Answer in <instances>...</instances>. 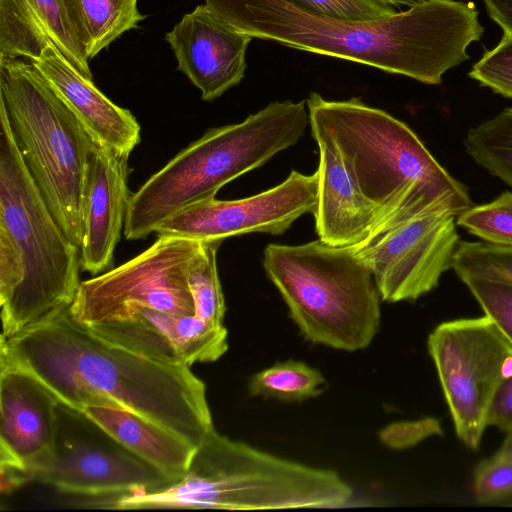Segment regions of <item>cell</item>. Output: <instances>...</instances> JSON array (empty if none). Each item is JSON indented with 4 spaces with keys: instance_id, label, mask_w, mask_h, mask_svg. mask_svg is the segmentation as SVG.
I'll return each instance as SVG.
<instances>
[{
    "instance_id": "obj_1",
    "label": "cell",
    "mask_w": 512,
    "mask_h": 512,
    "mask_svg": "<svg viewBox=\"0 0 512 512\" xmlns=\"http://www.w3.org/2000/svg\"><path fill=\"white\" fill-rule=\"evenodd\" d=\"M0 361L22 367L78 410L105 397L197 447L214 429L206 386L184 364L148 359L112 344L70 308L0 341Z\"/></svg>"
},
{
    "instance_id": "obj_2",
    "label": "cell",
    "mask_w": 512,
    "mask_h": 512,
    "mask_svg": "<svg viewBox=\"0 0 512 512\" xmlns=\"http://www.w3.org/2000/svg\"><path fill=\"white\" fill-rule=\"evenodd\" d=\"M221 19L253 38L341 58L440 84L469 58L483 27L471 2L426 0L405 11L355 21L318 13L289 0H205Z\"/></svg>"
},
{
    "instance_id": "obj_3",
    "label": "cell",
    "mask_w": 512,
    "mask_h": 512,
    "mask_svg": "<svg viewBox=\"0 0 512 512\" xmlns=\"http://www.w3.org/2000/svg\"><path fill=\"white\" fill-rule=\"evenodd\" d=\"M306 104L310 127L333 139L376 210V223L364 241L426 214L457 217L472 206L467 187L442 167L404 122L358 97L333 101L313 92Z\"/></svg>"
},
{
    "instance_id": "obj_4",
    "label": "cell",
    "mask_w": 512,
    "mask_h": 512,
    "mask_svg": "<svg viewBox=\"0 0 512 512\" xmlns=\"http://www.w3.org/2000/svg\"><path fill=\"white\" fill-rule=\"evenodd\" d=\"M80 270L79 247L48 207L0 105L1 339L70 308Z\"/></svg>"
},
{
    "instance_id": "obj_5",
    "label": "cell",
    "mask_w": 512,
    "mask_h": 512,
    "mask_svg": "<svg viewBox=\"0 0 512 512\" xmlns=\"http://www.w3.org/2000/svg\"><path fill=\"white\" fill-rule=\"evenodd\" d=\"M353 497L332 470L315 468L233 441L213 429L184 475L162 486L111 499L112 509L274 510L336 508Z\"/></svg>"
},
{
    "instance_id": "obj_6",
    "label": "cell",
    "mask_w": 512,
    "mask_h": 512,
    "mask_svg": "<svg viewBox=\"0 0 512 512\" xmlns=\"http://www.w3.org/2000/svg\"><path fill=\"white\" fill-rule=\"evenodd\" d=\"M309 124L306 100L275 101L245 120L208 129L130 194L127 240L147 238L178 211L295 145Z\"/></svg>"
},
{
    "instance_id": "obj_7",
    "label": "cell",
    "mask_w": 512,
    "mask_h": 512,
    "mask_svg": "<svg viewBox=\"0 0 512 512\" xmlns=\"http://www.w3.org/2000/svg\"><path fill=\"white\" fill-rule=\"evenodd\" d=\"M263 267L306 340L348 352L370 345L380 327L381 297L353 247L320 239L269 244Z\"/></svg>"
},
{
    "instance_id": "obj_8",
    "label": "cell",
    "mask_w": 512,
    "mask_h": 512,
    "mask_svg": "<svg viewBox=\"0 0 512 512\" xmlns=\"http://www.w3.org/2000/svg\"><path fill=\"white\" fill-rule=\"evenodd\" d=\"M0 105L48 207L79 247L84 184L95 141L31 61L0 60Z\"/></svg>"
},
{
    "instance_id": "obj_9",
    "label": "cell",
    "mask_w": 512,
    "mask_h": 512,
    "mask_svg": "<svg viewBox=\"0 0 512 512\" xmlns=\"http://www.w3.org/2000/svg\"><path fill=\"white\" fill-rule=\"evenodd\" d=\"M427 346L455 432L466 446L477 449L494 393L512 374V348L485 315L439 324Z\"/></svg>"
},
{
    "instance_id": "obj_10",
    "label": "cell",
    "mask_w": 512,
    "mask_h": 512,
    "mask_svg": "<svg viewBox=\"0 0 512 512\" xmlns=\"http://www.w3.org/2000/svg\"><path fill=\"white\" fill-rule=\"evenodd\" d=\"M202 240L157 236L139 255L80 282L70 306L82 324L118 318L143 306L176 315H195L187 272Z\"/></svg>"
},
{
    "instance_id": "obj_11",
    "label": "cell",
    "mask_w": 512,
    "mask_h": 512,
    "mask_svg": "<svg viewBox=\"0 0 512 512\" xmlns=\"http://www.w3.org/2000/svg\"><path fill=\"white\" fill-rule=\"evenodd\" d=\"M170 481L82 411L59 401L53 450L31 482L86 496H118Z\"/></svg>"
},
{
    "instance_id": "obj_12",
    "label": "cell",
    "mask_w": 512,
    "mask_h": 512,
    "mask_svg": "<svg viewBox=\"0 0 512 512\" xmlns=\"http://www.w3.org/2000/svg\"><path fill=\"white\" fill-rule=\"evenodd\" d=\"M456 226L455 216L430 213L353 247L372 272L381 300L414 301L436 288L460 242Z\"/></svg>"
},
{
    "instance_id": "obj_13",
    "label": "cell",
    "mask_w": 512,
    "mask_h": 512,
    "mask_svg": "<svg viewBox=\"0 0 512 512\" xmlns=\"http://www.w3.org/2000/svg\"><path fill=\"white\" fill-rule=\"evenodd\" d=\"M318 173L291 171L280 184L237 200L210 198L190 205L159 225L157 236L224 240L246 233H284L302 215L314 214Z\"/></svg>"
},
{
    "instance_id": "obj_14",
    "label": "cell",
    "mask_w": 512,
    "mask_h": 512,
    "mask_svg": "<svg viewBox=\"0 0 512 512\" xmlns=\"http://www.w3.org/2000/svg\"><path fill=\"white\" fill-rule=\"evenodd\" d=\"M55 394L36 376L0 361L1 491L31 482L49 460L56 434Z\"/></svg>"
},
{
    "instance_id": "obj_15",
    "label": "cell",
    "mask_w": 512,
    "mask_h": 512,
    "mask_svg": "<svg viewBox=\"0 0 512 512\" xmlns=\"http://www.w3.org/2000/svg\"><path fill=\"white\" fill-rule=\"evenodd\" d=\"M177 69L213 101L243 79L246 50L253 37L217 16L206 4L185 14L165 35Z\"/></svg>"
},
{
    "instance_id": "obj_16",
    "label": "cell",
    "mask_w": 512,
    "mask_h": 512,
    "mask_svg": "<svg viewBox=\"0 0 512 512\" xmlns=\"http://www.w3.org/2000/svg\"><path fill=\"white\" fill-rule=\"evenodd\" d=\"M128 158L94 142L87 166L79 246L81 269L97 275L111 269L124 229Z\"/></svg>"
},
{
    "instance_id": "obj_17",
    "label": "cell",
    "mask_w": 512,
    "mask_h": 512,
    "mask_svg": "<svg viewBox=\"0 0 512 512\" xmlns=\"http://www.w3.org/2000/svg\"><path fill=\"white\" fill-rule=\"evenodd\" d=\"M31 62L54 87L97 144L129 157L140 142L141 127L128 109L107 98L52 43Z\"/></svg>"
},
{
    "instance_id": "obj_18",
    "label": "cell",
    "mask_w": 512,
    "mask_h": 512,
    "mask_svg": "<svg viewBox=\"0 0 512 512\" xmlns=\"http://www.w3.org/2000/svg\"><path fill=\"white\" fill-rule=\"evenodd\" d=\"M311 132L319 150L315 230L327 244L356 247L373 229L376 210L355 183L333 139L317 127Z\"/></svg>"
},
{
    "instance_id": "obj_19",
    "label": "cell",
    "mask_w": 512,
    "mask_h": 512,
    "mask_svg": "<svg viewBox=\"0 0 512 512\" xmlns=\"http://www.w3.org/2000/svg\"><path fill=\"white\" fill-rule=\"evenodd\" d=\"M49 43L92 80L89 60L63 0H0V60L24 57L32 61Z\"/></svg>"
},
{
    "instance_id": "obj_20",
    "label": "cell",
    "mask_w": 512,
    "mask_h": 512,
    "mask_svg": "<svg viewBox=\"0 0 512 512\" xmlns=\"http://www.w3.org/2000/svg\"><path fill=\"white\" fill-rule=\"evenodd\" d=\"M80 411L170 479L187 471L196 447L172 431L122 407L86 406Z\"/></svg>"
},
{
    "instance_id": "obj_21",
    "label": "cell",
    "mask_w": 512,
    "mask_h": 512,
    "mask_svg": "<svg viewBox=\"0 0 512 512\" xmlns=\"http://www.w3.org/2000/svg\"><path fill=\"white\" fill-rule=\"evenodd\" d=\"M88 60L145 18L137 0H63Z\"/></svg>"
},
{
    "instance_id": "obj_22",
    "label": "cell",
    "mask_w": 512,
    "mask_h": 512,
    "mask_svg": "<svg viewBox=\"0 0 512 512\" xmlns=\"http://www.w3.org/2000/svg\"><path fill=\"white\" fill-rule=\"evenodd\" d=\"M463 143L478 166L512 187V107L470 128Z\"/></svg>"
},
{
    "instance_id": "obj_23",
    "label": "cell",
    "mask_w": 512,
    "mask_h": 512,
    "mask_svg": "<svg viewBox=\"0 0 512 512\" xmlns=\"http://www.w3.org/2000/svg\"><path fill=\"white\" fill-rule=\"evenodd\" d=\"M326 387L321 372L302 361L277 362L251 377L252 396L300 402L320 395Z\"/></svg>"
},
{
    "instance_id": "obj_24",
    "label": "cell",
    "mask_w": 512,
    "mask_h": 512,
    "mask_svg": "<svg viewBox=\"0 0 512 512\" xmlns=\"http://www.w3.org/2000/svg\"><path fill=\"white\" fill-rule=\"evenodd\" d=\"M222 242L221 239L202 240L187 272L195 315L218 325H223L226 311L216 262L217 251Z\"/></svg>"
},
{
    "instance_id": "obj_25",
    "label": "cell",
    "mask_w": 512,
    "mask_h": 512,
    "mask_svg": "<svg viewBox=\"0 0 512 512\" xmlns=\"http://www.w3.org/2000/svg\"><path fill=\"white\" fill-rule=\"evenodd\" d=\"M456 224L484 242L512 248V192L472 205L456 217Z\"/></svg>"
},
{
    "instance_id": "obj_26",
    "label": "cell",
    "mask_w": 512,
    "mask_h": 512,
    "mask_svg": "<svg viewBox=\"0 0 512 512\" xmlns=\"http://www.w3.org/2000/svg\"><path fill=\"white\" fill-rule=\"evenodd\" d=\"M451 268L458 277L469 275L512 283V248L460 241Z\"/></svg>"
},
{
    "instance_id": "obj_27",
    "label": "cell",
    "mask_w": 512,
    "mask_h": 512,
    "mask_svg": "<svg viewBox=\"0 0 512 512\" xmlns=\"http://www.w3.org/2000/svg\"><path fill=\"white\" fill-rule=\"evenodd\" d=\"M459 278L512 348V283L469 275Z\"/></svg>"
},
{
    "instance_id": "obj_28",
    "label": "cell",
    "mask_w": 512,
    "mask_h": 512,
    "mask_svg": "<svg viewBox=\"0 0 512 512\" xmlns=\"http://www.w3.org/2000/svg\"><path fill=\"white\" fill-rule=\"evenodd\" d=\"M474 493L479 502L491 503L512 495V433L500 449L475 469Z\"/></svg>"
},
{
    "instance_id": "obj_29",
    "label": "cell",
    "mask_w": 512,
    "mask_h": 512,
    "mask_svg": "<svg viewBox=\"0 0 512 512\" xmlns=\"http://www.w3.org/2000/svg\"><path fill=\"white\" fill-rule=\"evenodd\" d=\"M469 76L495 93L512 99V36L505 35L474 64Z\"/></svg>"
},
{
    "instance_id": "obj_30",
    "label": "cell",
    "mask_w": 512,
    "mask_h": 512,
    "mask_svg": "<svg viewBox=\"0 0 512 512\" xmlns=\"http://www.w3.org/2000/svg\"><path fill=\"white\" fill-rule=\"evenodd\" d=\"M318 13L347 20L365 21L399 12L398 8L376 0H289Z\"/></svg>"
},
{
    "instance_id": "obj_31",
    "label": "cell",
    "mask_w": 512,
    "mask_h": 512,
    "mask_svg": "<svg viewBox=\"0 0 512 512\" xmlns=\"http://www.w3.org/2000/svg\"><path fill=\"white\" fill-rule=\"evenodd\" d=\"M440 433L441 428L437 420L424 418L387 425L379 432V439L386 447L401 450L412 447L431 435Z\"/></svg>"
},
{
    "instance_id": "obj_32",
    "label": "cell",
    "mask_w": 512,
    "mask_h": 512,
    "mask_svg": "<svg viewBox=\"0 0 512 512\" xmlns=\"http://www.w3.org/2000/svg\"><path fill=\"white\" fill-rule=\"evenodd\" d=\"M487 426L512 433V374L499 384L487 413Z\"/></svg>"
},
{
    "instance_id": "obj_33",
    "label": "cell",
    "mask_w": 512,
    "mask_h": 512,
    "mask_svg": "<svg viewBox=\"0 0 512 512\" xmlns=\"http://www.w3.org/2000/svg\"><path fill=\"white\" fill-rule=\"evenodd\" d=\"M489 16L512 36V0H483Z\"/></svg>"
},
{
    "instance_id": "obj_34",
    "label": "cell",
    "mask_w": 512,
    "mask_h": 512,
    "mask_svg": "<svg viewBox=\"0 0 512 512\" xmlns=\"http://www.w3.org/2000/svg\"><path fill=\"white\" fill-rule=\"evenodd\" d=\"M376 1L390 4L396 8H398L400 6H407L409 8V7L415 6L419 3H422L426 0H376Z\"/></svg>"
}]
</instances>
